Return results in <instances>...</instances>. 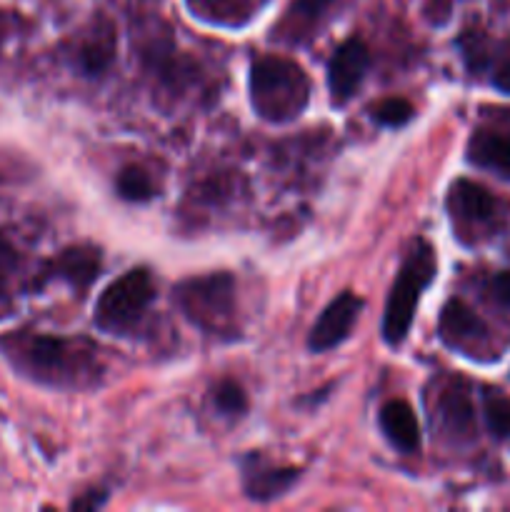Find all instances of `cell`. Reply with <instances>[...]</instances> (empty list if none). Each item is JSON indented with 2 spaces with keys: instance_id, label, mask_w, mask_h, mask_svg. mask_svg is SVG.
Returning a JSON list of instances; mask_svg holds the SVG:
<instances>
[{
  "instance_id": "52a82bcc",
  "label": "cell",
  "mask_w": 510,
  "mask_h": 512,
  "mask_svg": "<svg viewBox=\"0 0 510 512\" xmlns=\"http://www.w3.org/2000/svg\"><path fill=\"white\" fill-rule=\"evenodd\" d=\"M370 68V50L360 38H348L328 60V88L333 105H345L363 85Z\"/></svg>"
},
{
  "instance_id": "7a4b0ae2",
  "label": "cell",
  "mask_w": 510,
  "mask_h": 512,
  "mask_svg": "<svg viewBox=\"0 0 510 512\" xmlns=\"http://www.w3.org/2000/svg\"><path fill=\"white\" fill-rule=\"evenodd\" d=\"M435 270H438V260H435L433 245L425 243V240H413L398 268V278L390 288L383 325H380L383 340L390 348H398L408 338L415 308L435 280Z\"/></svg>"
},
{
  "instance_id": "5b68a950",
  "label": "cell",
  "mask_w": 510,
  "mask_h": 512,
  "mask_svg": "<svg viewBox=\"0 0 510 512\" xmlns=\"http://www.w3.org/2000/svg\"><path fill=\"white\" fill-rule=\"evenodd\" d=\"M155 298L153 275L148 268H133L100 293L93 320L103 333L123 335L133 330L148 313Z\"/></svg>"
},
{
  "instance_id": "ba28073f",
  "label": "cell",
  "mask_w": 510,
  "mask_h": 512,
  "mask_svg": "<svg viewBox=\"0 0 510 512\" xmlns=\"http://www.w3.org/2000/svg\"><path fill=\"white\" fill-rule=\"evenodd\" d=\"M303 470L290 468V465H273L260 455H245L240 463V483L243 493L255 503H270L275 498H283L290 488L300 480Z\"/></svg>"
},
{
  "instance_id": "ac0fdd59",
  "label": "cell",
  "mask_w": 510,
  "mask_h": 512,
  "mask_svg": "<svg viewBox=\"0 0 510 512\" xmlns=\"http://www.w3.org/2000/svg\"><path fill=\"white\" fill-rule=\"evenodd\" d=\"M413 115V103L405 98H385L373 108V118L378 120L383 128H403L405 123L413 120Z\"/></svg>"
},
{
  "instance_id": "9c48e42d",
  "label": "cell",
  "mask_w": 510,
  "mask_h": 512,
  "mask_svg": "<svg viewBox=\"0 0 510 512\" xmlns=\"http://www.w3.org/2000/svg\"><path fill=\"white\" fill-rule=\"evenodd\" d=\"M378 425L383 430L385 440L393 445L398 453L413 455L420 450L423 435H420L418 418L410 403L405 400H388L378 413Z\"/></svg>"
},
{
  "instance_id": "3957f363",
  "label": "cell",
  "mask_w": 510,
  "mask_h": 512,
  "mask_svg": "<svg viewBox=\"0 0 510 512\" xmlns=\"http://www.w3.org/2000/svg\"><path fill=\"white\" fill-rule=\"evenodd\" d=\"M15 363L35 380L58 388H73L83 378H93L95 363L90 355L80 353L70 340L53 335H28L15 345Z\"/></svg>"
},
{
  "instance_id": "9a60e30c",
  "label": "cell",
  "mask_w": 510,
  "mask_h": 512,
  "mask_svg": "<svg viewBox=\"0 0 510 512\" xmlns=\"http://www.w3.org/2000/svg\"><path fill=\"white\" fill-rule=\"evenodd\" d=\"M115 193L123 200H128V203H145V200H150L155 195V183L143 168L128 165L115 178Z\"/></svg>"
},
{
  "instance_id": "ffe728a7",
  "label": "cell",
  "mask_w": 510,
  "mask_h": 512,
  "mask_svg": "<svg viewBox=\"0 0 510 512\" xmlns=\"http://www.w3.org/2000/svg\"><path fill=\"white\" fill-rule=\"evenodd\" d=\"M490 295H493L495 303H500L503 308H510V270L493 275V280H490Z\"/></svg>"
},
{
  "instance_id": "4fadbf2b",
  "label": "cell",
  "mask_w": 510,
  "mask_h": 512,
  "mask_svg": "<svg viewBox=\"0 0 510 512\" xmlns=\"http://www.w3.org/2000/svg\"><path fill=\"white\" fill-rule=\"evenodd\" d=\"M468 160L478 168L495 170L498 175L510 178V135L478 130L468 143Z\"/></svg>"
},
{
  "instance_id": "6da1fadb",
  "label": "cell",
  "mask_w": 510,
  "mask_h": 512,
  "mask_svg": "<svg viewBox=\"0 0 510 512\" xmlns=\"http://www.w3.org/2000/svg\"><path fill=\"white\" fill-rule=\"evenodd\" d=\"M310 103V80L295 60L263 55L250 65V105L268 123H290Z\"/></svg>"
},
{
  "instance_id": "2e32d148",
  "label": "cell",
  "mask_w": 510,
  "mask_h": 512,
  "mask_svg": "<svg viewBox=\"0 0 510 512\" xmlns=\"http://www.w3.org/2000/svg\"><path fill=\"white\" fill-rule=\"evenodd\" d=\"M485 410V425L495 438H508L510 435V400L505 395L488 390L483 400Z\"/></svg>"
},
{
  "instance_id": "8fae6325",
  "label": "cell",
  "mask_w": 510,
  "mask_h": 512,
  "mask_svg": "<svg viewBox=\"0 0 510 512\" xmlns=\"http://www.w3.org/2000/svg\"><path fill=\"white\" fill-rule=\"evenodd\" d=\"M485 333H488L485 323L463 303V300L453 298L445 303L438 320V335L445 345L460 348V345L485 338Z\"/></svg>"
},
{
  "instance_id": "277c9868",
  "label": "cell",
  "mask_w": 510,
  "mask_h": 512,
  "mask_svg": "<svg viewBox=\"0 0 510 512\" xmlns=\"http://www.w3.org/2000/svg\"><path fill=\"white\" fill-rule=\"evenodd\" d=\"M175 303L200 330L223 335L233 330L235 280L230 273H210L183 280L175 288Z\"/></svg>"
},
{
  "instance_id": "cb8c5ba5",
  "label": "cell",
  "mask_w": 510,
  "mask_h": 512,
  "mask_svg": "<svg viewBox=\"0 0 510 512\" xmlns=\"http://www.w3.org/2000/svg\"><path fill=\"white\" fill-rule=\"evenodd\" d=\"M198 3H213V0H198Z\"/></svg>"
},
{
  "instance_id": "5bb4252c",
  "label": "cell",
  "mask_w": 510,
  "mask_h": 512,
  "mask_svg": "<svg viewBox=\"0 0 510 512\" xmlns=\"http://www.w3.org/2000/svg\"><path fill=\"white\" fill-rule=\"evenodd\" d=\"M438 425L453 438H470L475 428L473 405L463 388H448L438 400Z\"/></svg>"
},
{
  "instance_id": "7c38bea8",
  "label": "cell",
  "mask_w": 510,
  "mask_h": 512,
  "mask_svg": "<svg viewBox=\"0 0 510 512\" xmlns=\"http://www.w3.org/2000/svg\"><path fill=\"white\" fill-rule=\"evenodd\" d=\"M448 208L465 223H485L495 215V198L473 180H455L448 193Z\"/></svg>"
},
{
  "instance_id": "44dd1931",
  "label": "cell",
  "mask_w": 510,
  "mask_h": 512,
  "mask_svg": "<svg viewBox=\"0 0 510 512\" xmlns=\"http://www.w3.org/2000/svg\"><path fill=\"white\" fill-rule=\"evenodd\" d=\"M13 268H15V253L3 243V240H0V290H3V285L8 283Z\"/></svg>"
},
{
  "instance_id": "603a6c76",
  "label": "cell",
  "mask_w": 510,
  "mask_h": 512,
  "mask_svg": "<svg viewBox=\"0 0 510 512\" xmlns=\"http://www.w3.org/2000/svg\"><path fill=\"white\" fill-rule=\"evenodd\" d=\"M105 500H108V493H105V490H90V493L85 495V498L75 500L73 508L93 510V508H100V505H105Z\"/></svg>"
},
{
  "instance_id": "8992f818",
  "label": "cell",
  "mask_w": 510,
  "mask_h": 512,
  "mask_svg": "<svg viewBox=\"0 0 510 512\" xmlns=\"http://www.w3.org/2000/svg\"><path fill=\"white\" fill-rule=\"evenodd\" d=\"M360 313H363V298L355 295L353 290H343L338 298L330 300L328 308L320 313L308 333L310 353H328V350L343 345L353 333V325L358 323Z\"/></svg>"
},
{
  "instance_id": "7402d4cb",
  "label": "cell",
  "mask_w": 510,
  "mask_h": 512,
  "mask_svg": "<svg viewBox=\"0 0 510 512\" xmlns=\"http://www.w3.org/2000/svg\"><path fill=\"white\" fill-rule=\"evenodd\" d=\"M333 0H298L295 3V13L305 15V18H315V15L323 13Z\"/></svg>"
},
{
  "instance_id": "d6986e66",
  "label": "cell",
  "mask_w": 510,
  "mask_h": 512,
  "mask_svg": "<svg viewBox=\"0 0 510 512\" xmlns=\"http://www.w3.org/2000/svg\"><path fill=\"white\" fill-rule=\"evenodd\" d=\"M110 58H113V40H110V35H103V40L83 45V50H80V65H83L85 73H100L110 63Z\"/></svg>"
},
{
  "instance_id": "e0dca14e",
  "label": "cell",
  "mask_w": 510,
  "mask_h": 512,
  "mask_svg": "<svg viewBox=\"0 0 510 512\" xmlns=\"http://www.w3.org/2000/svg\"><path fill=\"white\" fill-rule=\"evenodd\" d=\"M213 405L223 415H243L248 410V398L240 383L225 378L213 388Z\"/></svg>"
},
{
  "instance_id": "30bf717a",
  "label": "cell",
  "mask_w": 510,
  "mask_h": 512,
  "mask_svg": "<svg viewBox=\"0 0 510 512\" xmlns=\"http://www.w3.org/2000/svg\"><path fill=\"white\" fill-rule=\"evenodd\" d=\"M100 273V250L93 245H75L63 250L58 258L50 263L48 278L65 280L73 288L85 290Z\"/></svg>"
}]
</instances>
